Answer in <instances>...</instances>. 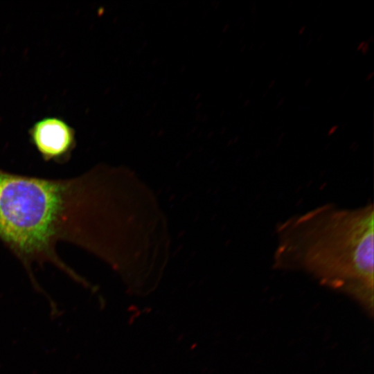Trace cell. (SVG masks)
<instances>
[{
  "label": "cell",
  "instance_id": "cell-1",
  "mask_svg": "<svg viewBox=\"0 0 374 374\" xmlns=\"http://www.w3.org/2000/svg\"><path fill=\"white\" fill-rule=\"evenodd\" d=\"M86 178L49 179L0 168V240L22 263L53 265L78 280L57 252L60 242L87 245Z\"/></svg>",
  "mask_w": 374,
  "mask_h": 374
},
{
  "label": "cell",
  "instance_id": "cell-2",
  "mask_svg": "<svg viewBox=\"0 0 374 374\" xmlns=\"http://www.w3.org/2000/svg\"><path fill=\"white\" fill-rule=\"evenodd\" d=\"M373 204L318 206L276 228L274 266L305 271L369 304L373 293Z\"/></svg>",
  "mask_w": 374,
  "mask_h": 374
},
{
  "label": "cell",
  "instance_id": "cell-3",
  "mask_svg": "<svg viewBox=\"0 0 374 374\" xmlns=\"http://www.w3.org/2000/svg\"><path fill=\"white\" fill-rule=\"evenodd\" d=\"M30 142L42 159L63 163L68 161L76 145L75 132L59 116H45L28 131Z\"/></svg>",
  "mask_w": 374,
  "mask_h": 374
}]
</instances>
